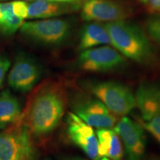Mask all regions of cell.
<instances>
[{
	"label": "cell",
	"instance_id": "6da1fadb",
	"mask_svg": "<svg viewBox=\"0 0 160 160\" xmlns=\"http://www.w3.org/2000/svg\"><path fill=\"white\" fill-rule=\"evenodd\" d=\"M67 96L61 85L47 82L35 91L23 118V125L31 135L43 137L59 125L65 114Z\"/></svg>",
	"mask_w": 160,
	"mask_h": 160
},
{
	"label": "cell",
	"instance_id": "7a4b0ae2",
	"mask_svg": "<svg viewBox=\"0 0 160 160\" xmlns=\"http://www.w3.org/2000/svg\"><path fill=\"white\" fill-rule=\"evenodd\" d=\"M111 45L123 57L139 63H148L153 57V49L143 31L125 20L106 23Z\"/></svg>",
	"mask_w": 160,
	"mask_h": 160
},
{
	"label": "cell",
	"instance_id": "3957f363",
	"mask_svg": "<svg viewBox=\"0 0 160 160\" xmlns=\"http://www.w3.org/2000/svg\"><path fill=\"white\" fill-rule=\"evenodd\" d=\"M80 85L88 93L101 101L114 115L125 117L136 107L135 95L128 86L122 83L84 80Z\"/></svg>",
	"mask_w": 160,
	"mask_h": 160
},
{
	"label": "cell",
	"instance_id": "277c9868",
	"mask_svg": "<svg viewBox=\"0 0 160 160\" xmlns=\"http://www.w3.org/2000/svg\"><path fill=\"white\" fill-rule=\"evenodd\" d=\"M20 33L28 39L49 46L65 43L72 32V24L65 19H46L24 22L19 28Z\"/></svg>",
	"mask_w": 160,
	"mask_h": 160
},
{
	"label": "cell",
	"instance_id": "5b68a950",
	"mask_svg": "<svg viewBox=\"0 0 160 160\" xmlns=\"http://www.w3.org/2000/svg\"><path fill=\"white\" fill-rule=\"evenodd\" d=\"M73 113L88 125L99 128H111L117 117L99 99L89 94L77 93L71 100Z\"/></svg>",
	"mask_w": 160,
	"mask_h": 160
},
{
	"label": "cell",
	"instance_id": "8992f818",
	"mask_svg": "<svg viewBox=\"0 0 160 160\" xmlns=\"http://www.w3.org/2000/svg\"><path fill=\"white\" fill-rule=\"evenodd\" d=\"M125 63V57L114 48L108 45L82 51L77 60L78 68L96 73L114 71L122 67Z\"/></svg>",
	"mask_w": 160,
	"mask_h": 160
},
{
	"label": "cell",
	"instance_id": "52a82bcc",
	"mask_svg": "<svg viewBox=\"0 0 160 160\" xmlns=\"http://www.w3.org/2000/svg\"><path fill=\"white\" fill-rule=\"evenodd\" d=\"M31 133L23 125L0 131V160H32Z\"/></svg>",
	"mask_w": 160,
	"mask_h": 160
},
{
	"label": "cell",
	"instance_id": "ba28073f",
	"mask_svg": "<svg viewBox=\"0 0 160 160\" xmlns=\"http://www.w3.org/2000/svg\"><path fill=\"white\" fill-rule=\"evenodd\" d=\"M131 13L130 8L116 0H86L81 8L84 21L100 23L125 20Z\"/></svg>",
	"mask_w": 160,
	"mask_h": 160
},
{
	"label": "cell",
	"instance_id": "9c48e42d",
	"mask_svg": "<svg viewBox=\"0 0 160 160\" xmlns=\"http://www.w3.org/2000/svg\"><path fill=\"white\" fill-rule=\"evenodd\" d=\"M114 130L123 142L126 160H142L147 144L142 126L123 117Z\"/></svg>",
	"mask_w": 160,
	"mask_h": 160
},
{
	"label": "cell",
	"instance_id": "30bf717a",
	"mask_svg": "<svg viewBox=\"0 0 160 160\" xmlns=\"http://www.w3.org/2000/svg\"><path fill=\"white\" fill-rule=\"evenodd\" d=\"M66 122L68 137L71 142L89 159L99 160L101 157L98 151V140L93 127L71 112L68 114Z\"/></svg>",
	"mask_w": 160,
	"mask_h": 160
},
{
	"label": "cell",
	"instance_id": "8fae6325",
	"mask_svg": "<svg viewBox=\"0 0 160 160\" xmlns=\"http://www.w3.org/2000/svg\"><path fill=\"white\" fill-rule=\"evenodd\" d=\"M42 70L37 62L25 55L19 56L8 74V82L12 89L21 93L31 91L41 78Z\"/></svg>",
	"mask_w": 160,
	"mask_h": 160
},
{
	"label": "cell",
	"instance_id": "7c38bea8",
	"mask_svg": "<svg viewBox=\"0 0 160 160\" xmlns=\"http://www.w3.org/2000/svg\"><path fill=\"white\" fill-rule=\"evenodd\" d=\"M79 8L80 4L79 2L63 3L47 0H34L28 3L27 19H51L77 11Z\"/></svg>",
	"mask_w": 160,
	"mask_h": 160
},
{
	"label": "cell",
	"instance_id": "4fadbf2b",
	"mask_svg": "<svg viewBox=\"0 0 160 160\" xmlns=\"http://www.w3.org/2000/svg\"><path fill=\"white\" fill-rule=\"evenodd\" d=\"M135 95L136 106L141 119L160 112V85L153 82H144L138 88Z\"/></svg>",
	"mask_w": 160,
	"mask_h": 160
},
{
	"label": "cell",
	"instance_id": "5bb4252c",
	"mask_svg": "<svg viewBox=\"0 0 160 160\" xmlns=\"http://www.w3.org/2000/svg\"><path fill=\"white\" fill-rule=\"evenodd\" d=\"M108 45H111V40L105 24L88 22L80 30L78 45L79 51Z\"/></svg>",
	"mask_w": 160,
	"mask_h": 160
},
{
	"label": "cell",
	"instance_id": "9a60e30c",
	"mask_svg": "<svg viewBox=\"0 0 160 160\" xmlns=\"http://www.w3.org/2000/svg\"><path fill=\"white\" fill-rule=\"evenodd\" d=\"M98 151L100 157L111 160H122L124 151L119 135L114 129L99 128L97 131Z\"/></svg>",
	"mask_w": 160,
	"mask_h": 160
},
{
	"label": "cell",
	"instance_id": "2e32d148",
	"mask_svg": "<svg viewBox=\"0 0 160 160\" xmlns=\"http://www.w3.org/2000/svg\"><path fill=\"white\" fill-rule=\"evenodd\" d=\"M21 118L19 100L9 90L3 91L0 93V128L19 122Z\"/></svg>",
	"mask_w": 160,
	"mask_h": 160
},
{
	"label": "cell",
	"instance_id": "e0dca14e",
	"mask_svg": "<svg viewBox=\"0 0 160 160\" xmlns=\"http://www.w3.org/2000/svg\"><path fill=\"white\" fill-rule=\"evenodd\" d=\"M24 19L16 17L12 2H0V31L5 35H12L19 30Z\"/></svg>",
	"mask_w": 160,
	"mask_h": 160
},
{
	"label": "cell",
	"instance_id": "ac0fdd59",
	"mask_svg": "<svg viewBox=\"0 0 160 160\" xmlns=\"http://www.w3.org/2000/svg\"><path fill=\"white\" fill-rule=\"evenodd\" d=\"M140 125L160 143V112L140 120Z\"/></svg>",
	"mask_w": 160,
	"mask_h": 160
},
{
	"label": "cell",
	"instance_id": "d6986e66",
	"mask_svg": "<svg viewBox=\"0 0 160 160\" xmlns=\"http://www.w3.org/2000/svg\"><path fill=\"white\" fill-rule=\"evenodd\" d=\"M147 29L150 36L160 45V15L149 18L147 22Z\"/></svg>",
	"mask_w": 160,
	"mask_h": 160
},
{
	"label": "cell",
	"instance_id": "ffe728a7",
	"mask_svg": "<svg viewBox=\"0 0 160 160\" xmlns=\"http://www.w3.org/2000/svg\"><path fill=\"white\" fill-rule=\"evenodd\" d=\"M13 11L16 17L25 19H27L28 3L24 1H12Z\"/></svg>",
	"mask_w": 160,
	"mask_h": 160
},
{
	"label": "cell",
	"instance_id": "44dd1931",
	"mask_svg": "<svg viewBox=\"0 0 160 160\" xmlns=\"http://www.w3.org/2000/svg\"><path fill=\"white\" fill-rule=\"evenodd\" d=\"M11 66V62L5 57H0V89L3 85L6 73Z\"/></svg>",
	"mask_w": 160,
	"mask_h": 160
},
{
	"label": "cell",
	"instance_id": "7402d4cb",
	"mask_svg": "<svg viewBox=\"0 0 160 160\" xmlns=\"http://www.w3.org/2000/svg\"><path fill=\"white\" fill-rule=\"evenodd\" d=\"M145 3L152 11L160 12V0H147Z\"/></svg>",
	"mask_w": 160,
	"mask_h": 160
},
{
	"label": "cell",
	"instance_id": "603a6c76",
	"mask_svg": "<svg viewBox=\"0 0 160 160\" xmlns=\"http://www.w3.org/2000/svg\"><path fill=\"white\" fill-rule=\"evenodd\" d=\"M47 1L55 2H63V3L79 2V0H47Z\"/></svg>",
	"mask_w": 160,
	"mask_h": 160
},
{
	"label": "cell",
	"instance_id": "cb8c5ba5",
	"mask_svg": "<svg viewBox=\"0 0 160 160\" xmlns=\"http://www.w3.org/2000/svg\"><path fill=\"white\" fill-rule=\"evenodd\" d=\"M62 160H89L87 159H85V158L79 157H67L63 159Z\"/></svg>",
	"mask_w": 160,
	"mask_h": 160
},
{
	"label": "cell",
	"instance_id": "d4e9b609",
	"mask_svg": "<svg viewBox=\"0 0 160 160\" xmlns=\"http://www.w3.org/2000/svg\"><path fill=\"white\" fill-rule=\"evenodd\" d=\"M1 2H6V1H30V2H33L34 1V0H0Z\"/></svg>",
	"mask_w": 160,
	"mask_h": 160
},
{
	"label": "cell",
	"instance_id": "484cf974",
	"mask_svg": "<svg viewBox=\"0 0 160 160\" xmlns=\"http://www.w3.org/2000/svg\"><path fill=\"white\" fill-rule=\"evenodd\" d=\"M101 160H111V159H108V158H105V157H102V159Z\"/></svg>",
	"mask_w": 160,
	"mask_h": 160
},
{
	"label": "cell",
	"instance_id": "4316f807",
	"mask_svg": "<svg viewBox=\"0 0 160 160\" xmlns=\"http://www.w3.org/2000/svg\"><path fill=\"white\" fill-rule=\"evenodd\" d=\"M141 1H142V2H145H145H146V1H147V0H141Z\"/></svg>",
	"mask_w": 160,
	"mask_h": 160
},
{
	"label": "cell",
	"instance_id": "83f0119b",
	"mask_svg": "<svg viewBox=\"0 0 160 160\" xmlns=\"http://www.w3.org/2000/svg\"><path fill=\"white\" fill-rule=\"evenodd\" d=\"M151 160H156V159H151Z\"/></svg>",
	"mask_w": 160,
	"mask_h": 160
},
{
	"label": "cell",
	"instance_id": "f1b7e54d",
	"mask_svg": "<svg viewBox=\"0 0 160 160\" xmlns=\"http://www.w3.org/2000/svg\"><path fill=\"white\" fill-rule=\"evenodd\" d=\"M45 160H49V159H45Z\"/></svg>",
	"mask_w": 160,
	"mask_h": 160
}]
</instances>
